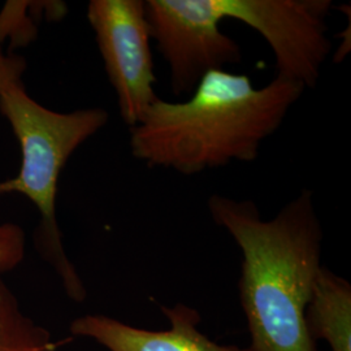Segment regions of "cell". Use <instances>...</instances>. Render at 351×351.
Returning a JSON list of instances; mask_svg holds the SVG:
<instances>
[{"instance_id":"9","label":"cell","mask_w":351,"mask_h":351,"mask_svg":"<svg viewBox=\"0 0 351 351\" xmlns=\"http://www.w3.org/2000/svg\"><path fill=\"white\" fill-rule=\"evenodd\" d=\"M55 350L50 332L21 310L12 290L0 280V351Z\"/></svg>"},{"instance_id":"5","label":"cell","mask_w":351,"mask_h":351,"mask_svg":"<svg viewBox=\"0 0 351 351\" xmlns=\"http://www.w3.org/2000/svg\"><path fill=\"white\" fill-rule=\"evenodd\" d=\"M224 19L256 30L274 52L276 77L316 86L332 49L330 0H215Z\"/></svg>"},{"instance_id":"7","label":"cell","mask_w":351,"mask_h":351,"mask_svg":"<svg viewBox=\"0 0 351 351\" xmlns=\"http://www.w3.org/2000/svg\"><path fill=\"white\" fill-rule=\"evenodd\" d=\"M171 326L147 330L104 315H85L71 323V333L93 339L108 351H255L251 346H224L198 329L201 315L186 304L162 307Z\"/></svg>"},{"instance_id":"2","label":"cell","mask_w":351,"mask_h":351,"mask_svg":"<svg viewBox=\"0 0 351 351\" xmlns=\"http://www.w3.org/2000/svg\"><path fill=\"white\" fill-rule=\"evenodd\" d=\"M304 91L278 77L256 88L247 75L211 71L188 101L158 98L130 128V150L149 167L186 176L251 163Z\"/></svg>"},{"instance_id":"4","label":"cell","mask_w":351,"mask_h":351,"mask_svg":"<svg viewBox=\"0 0 351 351\" xmlns=\"http://www.w3.org/2000/svg\"><path fill=\"white\" fill-rule=\"evenodd\" d=\"M151 39L169 68L175 95L191 94L203 75L242 62V51L221 32L215 0H146Z\"/></svg>"},{"instance_id":"10","label":"cell","mask_w":351,"mask_h":351,"mask_svg":"<svg viewBox=\"0 0 351 351\" xmlns=\"http://www.w3.org/2000/svg\"><path fill=\"white\" fill-rule=\"evenodd\" d=\"M25 252L24 229L11 221H0V274L16 269L24 262Z\"/></svg>"},{"instance_id":"8","label":"cell","mask_w":351,"mask_h":351,"mask_svg":"<svg viewBox=\"0 0 351 351\" xmlns=\"http://www.w3.org/2000/svg\"><path fill=\"white\" fill-rule=\"evenodd\" d=\"M310 337L324 339L332 351H351V285L322 267L304 314Z\"/></svg>"},{"instance_id":"1","label":"cell","mask_w":351,"mask_h":351,"mask_svg":"<svg viewBox=\"0 0 351 351\" xmlns=\"http://www.w3.org/2000/svg\"><path fill=\"white\" fill-rule=\"evenodd\" d=\"M207 207L242 252L239 300L255 351H317L304 314L322 269L323 228L304 189L264 220L252 201L213 194Z\"/></svg>"},{"instance_id":"6","label":"cell","mask_w":351,"mask_h":351,"mask_svg":"<svg viewBox=\"0 0 351 351\" xmlns=\"http://www.w3.org/2000/svg\"><path fill=\"white\" fill-rule=\"evenodd\" d=\"M88 20L121 117L133 128L158 101L145 1L91 0Z\"/></svg>"},{"instance_id":"3","label":"cell","mask_w":351,"mask_h":351,"mask_svg":"<svg viewBox=\"0 0 351 351\" xmlns=\"http://www.w3.org/2000/svg\"><path fill=\"white\" fill-rule=\"evenodd\" d=\"M0 113L11 126L21 151L19 173L0 181V198L19 193L34 203L40 217L34 234L39 255L60 277L68 297L85 301V285L64 250L56 219V195L59 177L69 158L106 126L110 114L101 107L53 111L33 99L24 84L0 95Z\"/></svg>"},{"instance_id":"11","label":"cell","mask_w":351,"mask_h":351,"mask_svg":"<svg viewBox=\"0 0 351 351\" xmlns=\"http://www.w3.org/2000/svg\"><path fill=\"white\" fill-rule=\"evenodd\" d=\"M25 71L26 60L23 56L0 50V95L17 85H23Z\"/></svg>"}]
</instances>
